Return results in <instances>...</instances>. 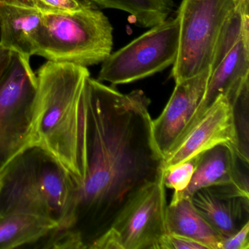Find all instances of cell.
Masks as SVG:
<instances>
[{
    "label": "cell",
    "mask_w": 249,
    "mask_h": 249,
    "mask_svg": "<svg viewBox=\"0 0 249 249\" xmlns=\"http://www.w3.org/2000/svg\"><path fill=\"white\" fill-rule=\"evenodd\" d=\"M84 93L83 179L70 230L90 249L128 202L161 176L164 158L153 135L151 100L143 91L123 94L89 76Z\"/></svg>",
    "instance_id": "cell-1"
},
{
    "label": "cell",
    "mask_w": 249,
    "mask_h": 249,
    "mask_svg": "<svg viewBox=\"0 0 249 249\" xmlns=\"http://www.w3.org/2000/svg\"><path fill=\"white\" fill-rule=\"evenodd\" d=\"M30 147L53 157L78 186L83 179L86 129V67L48 61L37 74Z\"/></svg>",
    "instance_id": "cell-2"
},
{
    "label": "cell",
    "mask_w": 249,
    "mask_h": 249,
    "mask_svg": "<svg viewBox=\"0 0 249 249\" xmlns=\"http://www.w3.org/2000/svg\"><path fill=\"white\" fill-rule=\"evenodd\" d=\"M78 185L47 152L30 147L0 169V218L16 213L53 220L57 230L75 223Z\"/></svg>",
    "instance_id": "cell-3"
},
{
    "label": "cell",
    "mask_w": 249,
    "mask_h": 249,
    "mask_svg": "<svg viewBox=\"0 0 249 249\" xmlns=\"http://www.w3.org/2000/svg\"><path fill=\"white\" fill-rule=\"evenodd\" d=\"M112 48L113 27L98 8L42 14L36 55L48 61L87 68L104 62Z\"/></svg>",
    "instance_id": "cell-4"
},
{
    "label": "cell",
    "mask_w": 249,
    "mask_h": 249,
    "mask_svg": "<svg viewBox=\"0 0 249 249\" xmlns=\"http://www.w3.org/2000/svg\"><path fill=\"white\" fill-rule=\"evenodd\" d=\"M238 0H182L178 11V52L171 75L176 83L211 68L220 29Z\"/></svg>",
    "instance_id": "cell-5"
},
{
    "label": "cell",
    "mask_w": 249,
    "mask_h": 249,
    "mask_svg": "<svg viewBox=\"0 0 249 249\" xmlns=\"http://www.w3.org/2000/svg\"><path fill=\"white\" fill-rule=\"evenodd\" d=\"M37 88L30 58L13 53L0 78V169L30 148Z\"/></svg>",
    "instance_id": "cell-6"
},
{
    "label": "cell",
    "mask_w": 249,
    "mask_h": 249,
    "mask_svg": "<svg viewBox=\"0 0 249 249\" xmlns=\"http://www.w3.org/2000/svg\"><path fill=\"white\" fill-rule=\"evenodd\" d=\"M178 45V19L167 18L110 53L102 62L97 80L112 86L121 85L161 72L176 62Z\"/></svg>",
    "instance_id": "cell-7"
},
{
    "label": "cell",
    "mask_w": 249,
    "mask_h": 249,
    "mask_svg": "<svg viewBox=\"0 0 249 249\" xmlns=\"http://www.w3.org/2000/svg\"><path fill=\"white\" fill-rule=\"evenodd\" d=\"M162 174L142 187L112 224L123 249H160L167 233L165 186Z\"/></svg>",
    "instance_id": "cell-8"
},
{
    "label": "cell",
    "mask_w": 249,
    "mask_h": 249,
    "mask_svg": "<svg viewBox=\"0 0 249 249\" xmlns=\"http://www.w3.org/2000/svg\"><path fill=\"white\" fill-rule=\"evenodd\" d=\"M218 145L237 151L232 106L221 95L164 157L163 169L184 162ZM237 155V154H236Z\"/></svg>",
    "instance_id": "cell-9"
},
{
    "label": "cell",
    "mask_w": 249,
    "mask_h": 249,
    "mask_svg": "<svg viewBox=\"0 0 249 249\" xmlns=\"http://www.w3.org/2000/svg\"><path fill=\"white\" fill-rule=\"evenodd\" d=\"M211 75V68L176 83L162 113L152 121L153 135L163 158L181 138L199 107Z\"/></svg>",
    "instance_id": "cell-10"
},
{
    "label": "cell",
    "mask_w": 249,
    "mask_h": 249,
    "mask_svg": "<svg viewBox=\"0 0 249 249\" xmlns=\"http://www.w3.org/2000/svg\"><path fill=\"white\" fill-rule=\"evenodd\" d=\"M196 211L223 240L249 222V193L232 184L199 189L190 198Z\"/></svg>",
    "instance_id": "cell-11"
},
{
    "label": "cell",
    "mask_w": 249,
    "mask_h": 249,
    "mask_svg": "<svg viewBox=\"0 0 249 249\" xmlns=\"http://www.w3.org/2000/svg\"><path fill=\"white\" fill-rule=\"evenodd\" d=\"M240 163L234 150L227 145H218L201 153L196 156L189 186L181 192H174L170 203L191 198L199 189L210 186L232 184L249 191V176L242 171Z\"/></svg>",
    "instance_id": "cell-12"
},
{
    "label": "cell",
    "mask_w": 249,
    "mask_h": 249,
    "mask_svg": "<svg viewBox=\"0 0 249 249\" xmlns=\"http://www.w3.org/2000/svg\"><path fill=\"white\" fill-rule=\"evenodd\" d=\"M249 79V32H248L242 36L218 66L211 71L203 98L180 139L187 133L220 96H226L231 100Z\"/></svg>",
    "instance_id": "cell-13"
},
{
    "label": "cell",
    "mask_w": 249,
    "mask_h": 249,
    "mask_svg": "<svg viewBox=\"0 0 249 249\" xmlns=\"http://www.w3.org/2000/svg\"><path fill=\"white\" fill-rule=\"evenodd\" d=\"M42 14L18 0H0V46L24 57L37 52Z\"/></svg>",
    "instance_id": "cell-14"
},
{
    "label": "cell",
    "mask_w": 249,
    "mask_h": 249,
    "mask_svg": "<svg viewBox=\"0 0 249 249\" xmlns=\"http://www.w3.org/2000/svg\"><path fill=\"white\" fill-rule=\"evenodd\" d=\"M166 227L167 233L189 237L205 245L208 249H220L224 240L196 211L190 198L167 205Z\"/></svg>",
    "instance_id": "cell-15"
},
{
    "label": "cell",
    "mask_w": 249,
    "mask_h": 249,
    "mask_svg": "<svg viewBox=\"0 0 249 249\" xmlns=\"http://www.w3.org/2000/svg\"><path fill=\"white\" fill-rule=\"evenodd\" d=\"M53 220L31 214L16 213L0 218V249L38 243L58 229Z\"/></svg>",
    "instance_id": "cell-16"
},
{
    "label": "cell",
    "mask_w": 249,
    "mask_h": 249,
    "mask_svg": "<svg viewBox=\"0 0 249 249\" xmlns=\"http://www.w3.org/2000/svg\"><path fill=\"white\" fill-rule=\"evenodd\" d=\"M249 32V0H238L223 23L213 53L211 71L227 56L242 36Z\"/></svg>",
    "instance_id": "cell-17"
},
{
    "label": "cell",
    "mask_w": 249,
    "mask_h": 249,
    "mask_svg": "<svg viewBox=\"0 0 249 249\" xmlns=\"http://www.w3.org/2000/svg\"><path fill=\"white\" fill-rule=\"evenodd\" d=\"M230 102L232 106L237 139L236 154L243 164L249 166V79L244 83L240 91Z\"/></svg>",
    "instance_id": "cell-18"
},
{
    "label": "cell",
    "mask_w": 249,
    "mask_h": 249,
    "mask_svg": "<svg viewBox=\"0 0 249 249\" xmlns=\"http://www.w3.org/2000/svg\"><path fill=\"white\" fill-rule=\"evenodd\" d=\"M196 161V156L184 162L163 169L164 186L173 189L174 192H181L186 189L192 180Z\"/></svg>",
    "instance_id": "cell-19"
},
{
    "label": "cell",
    "mask_w": 249,
    "mask_h": 249,
    "mask_svg": "<svg viewBox=\"0 0 249 249\" xmlns=\"http://www.w3.org/2000/svg\"><path fill=\"white\" fill-rule=\"evenodd\" d=\"M38 10L40 13L74 12L94 8L86 0H18Z\"/></svg>",
    "instance_id": "cell-20"
},
{
    "label": "cell",
    "mask_w": 249,
    "mask_h": 249,
    "mask_svg": "<svg viewBox=\"0 0 249 249\" xmlns=\"http://www.w3.org/2000/svg\"><path fill=\"white\" fill-rule=\"evenodd\" d=\"M160 249H208V248L189 237L167 233L161 240Z\"/></svg>",
    "instance_id": "cell-21"
},
{
    "label": "cell",
    "mask_w": 249,
    "mask_h": 249,
    "mask_svg": "<svg viewBox=\"0 0 249 249\" xmlns=\"http://www.w3.org/2000/svg\"><path fill=\"white\" fill-rule=\"evenodd\" d=\"M249 222L246 223L235 234L224 239L220 249H249Z\"/></svg>",
    "instance_id": "cell-22"
},
{
    "label": "cell",
    "mask_w": 249,
    "mask_h": 249,
    "mask_svg": "<svg viewBox=\"0 0 249 249\" xmlns=\"http://www.w3.org/2000/svg\"><path fill=\"white\" fill-rule=\"evenodd\" d=\"M90 249H123V248L117 233L113 228H110L92 243Z\"/></svg>",
    "instance_id": "cell-23"
},
{
    "label": "cell",
    "mask_w": 249,
    "mask_h": 249,
    "mask_svg": "<svg viewBox=\"0 0 249 249\" xmlns=\"http://www.w3.org/2000/svg\"><path fill=\"white\" fill-rule=\"evenodd\" d=\"M13 53L0 46V78H2L12 59Z\"/></svg>",
    "instance_id": "cell-24"
},
{
    "label": "cell",
    "mask_w": 249,
    "mask_h": 249,
    "mask_svg": "<svg viewBox=\"0 0 249 249\" xmlns=\"http://www.w3.org/2000/svg\"><path fill=\"white\" fill-rule=\"evenodd\" d=\"M97 8H109L112 0H87Z\"/></svg>",
    "instance_id": "cell-25"
}]
</instances>
